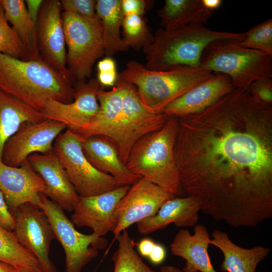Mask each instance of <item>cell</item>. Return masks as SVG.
Segmentation results:
<instances>
[{
  "label": "cell",
  "mask_w": 272,
  "mask_h": 272,
  "mask_svg": "<svg viewBox=\"0 0 272 272\" xmlns=\"http://www.w3.org/2000/svg\"><path fill=\"white\" fill-rule=\"evenodd\" d=\"M174 155L186 195L230 226L272 217V106L234 88L204 110L177 117Z\"/></svg>",
  "instance_id": "cell-1"
},
{
  "label": "cell",
  "mask_w": 272,
  "mask_h": 272,
  "mask_svg": "<svg viewBox=\"0 0 272 272\" xmlns=\"http://www.w3.org/2000/svg\"><path fill=\"white\" fill-rule=\"evenodd\" d=\"M74 80L40 59L22 60L0 53V89L41 113L50 100L73 102Z\"/></svg>",
  "instance_id": "cell-2"
},
{
  "label": "cell",
  "mask_w": 272,
  "mask_h": 272,
  "mask_svg": "<svg viewBox=\"0 0 272 272\" xmlns=\"http://www.w3.org/2000/svg\"><path fill=\"white\" fill-rule=\"evenodd\" d=\"M243 33L219 31L202 24H191L167 30L158 29L152 43L143 49L145 67L152 71H166L185 66L199 68L205 47L212 41L230 39L241 41Z\"/></svg>",
  "instance_id": "cell-3"
},
{
  "label": "cell",
  "mask_w": 272,
  "mask_h": 272,
  "mask_svg": "<svg viewBox=\"0 0 272 272\" xmlns=\"http://www.w3.org/2000/svg\"><path fill=\"white\" fill-rule=\"evenodd\" d=\"M177 117L168 116L159 129L141 138L131 149L125 164L133 173L149 179L175 196H186L174 155Z\"/></svg>",
  "instance_id": "cell-4"
},
{
  "label": "cell",
  "mask_w": 272,
  "mask_h": 272,
  "mask_svg": "<svg viewBox=\"0 0 272 272\" xmlns=\"http://www.w3.org/2000/svg\"><path fill=\"white\" fill-rule=\"evenodd\" d=\"M136 89L144 105L154 113H162L171 102L214 74L200 68L177 66L166 71H152L134 60H129L120 74Z\"/></svg>",
  "instance_id": "cell-5"
},
{
  "label": "cell",
  "mask_w": 272,
  "mask_h": 272,
  "mask_svg": "<svg viewBox=\"0 0 272 272\" xmlns=\"http://www.w3.org/2000/svg\"><path fill=\"white\" fill-rule=\"evenodd\" d=\"M224 39L209 43L202 53L199 68L228 76L235 88L249 89L253 82L272 78V56Z\"/></svg>",
  "instance_id": "cell-6"
},
{
  "label": "cell",
  "mask_w": 272,
  "mask_h": 272,
  "mask_svg": "<svg viewBox=\"0 0 272 272\" xmlns=\"http://www.w3.org/2000/svg\"><path fill=\"white\" fill-rule=\"evenodd\" d=\"M62 19L67 68L76 81H86L96 60L104 55L101 21L65 12Z\"/></svg>",
  "instance_id": "cell-7"
},
{
  "label": "cell",
  "mask_w": 272,
  "mask_h": 272,
  "mask_svg": "<svg viewBox=\"0 0 272 272\" xmlns=\"http://www.w3.org/2000/svg\"><path fill=\"white\" fill-rule=\"evenodd\" d=\"M53 150L80 196H92L120 186L112 176L93 166L83 152L80 138L71 130L58 135Z\"/></svg>",
  "instance_id": "cell-8"
},
{
  "label": "cell",
  "mask_w": 272,
  "mask_h": 272,
  "mask_svg": "<svg viewBox=\"0 0 272 272\" xmlns=\"http://www.w3.org/2000/svg\"><path fill=\"white\" fill-rule=\"evenodd\" d=\"M39 195L40 208L48 218L56 239L64 249L65 272H81L89 262L97 257L98 250L107 246L108 240L94 233L86 235L78 232L56 203L42 193H40Z\"/></svg>",
  "instance_id": "cell-9"
},
{
  "label": "cell",
  "mask_w": 272,
  "mask_h": 272,
  "mask_svg": "<svg viewBox=\"0 0 272 272\" xmlns=\"http://www.w3.org/2000/svg\"><path fill=\"white\" fill-rule=\"evenodd\" d=\"M167 118L164 113H154L148 110L141 101L134 86L122 78V108L114 142L125 165L137 141L161 128Z\"/></svg>",
  "instance_id": "cell-10"
},
{
  "label": "cell",
  "mask_w": 272,
  "mask_h": 272,
  "mask_svg": "<svg viewBox=\"0 0 272 272\" xmlns=\"http://www.w3.org/2000/svg\"><path fill=\"white\" fill-rule=\"evenodd\" d=\"M62 8L58 0H44L35 26L39 59L65 76L76 80L66 66V51Z\"/></svg>",
  "instance_id": "cell-11"
},
{
  "label": "cell",
  "mask_w": 272,
  "mask_h": 272,
  "mask_svg": "<svg viewBox=\"0 0 272 272\" xmlns=\"http://www.w3.org/2000/svg\"><path fill=\"white\" fill-rule=\"evenodd\" d=\"M13 232L19 242L39 260L43 272H57L49 252L51 241L56 236L43 211L30 202L21 205L13 214Z\"/></svg>",
  "instance_id": "cell-12"
},
{
  "label": "cell",
  "mask_w": 272,
  "mask_h": 272,
  "mask_svg": "<svg viewBox=\"0 0 272 272\" xmlns=\"http://www.w3.org/2000/svg\"><path fill=\"white\" fill-rule=\"evenodd\" d=\"M66 128L64 123L49 119L40 122H23L5 143L2 162L18 167L32 154L49 152L56 138Z\"/></svg>",
  "instance_id": "cell-13"
},
{
  "label": "cell",
  "mask_w": 272,
  "mask_h": 272,
  "mask_svg": "<svg viewBox=\"0 0 272 272\" xmlns=\"http://www.w3.org/2000/svg\"><path fill=\"white\" fill-rule=\"evenodd\" d=\"M175 197L168 191L142 177L130 186L117 205L114 215L115 237L131 225L154 216L168 199Z\"/></svg>",
  "instance_id": "cell-14"
},
{
  "label": "cell",
  "mask_w": 272,
  "mask_h": 272,
  "mask_svg": "<svg viewBox=\"0 0 272 272\" xmlns=\"http://www.w3.org/2000/svg\"><path fill=\"white\" fill-rule=\"evenodd\" d=\"M74 88L72 102L63 103L50 100L42 113L46 119L63 123L67 129L76 132L97 114L99 109L97 93L101 88L98 80L94 78L88 82L76 81Z\"/></svg>",
  "instance_id": "cell-15"
},
{
  "label": "cell",
  "mask_w": 272,
  "mask_h": 272,
  "mask_svg": "<svg viewBox=\"0 0 272 272\" xmlns=\"http://www.w3.org/2000/svg\"><path fill=\"white\" fill-rule=\"evenodd\" d=\"M131 185L118 186L108 192L90 197H79L71 216L77 227H87L93 233L103 236L113 232L117 226L115 208Z\"/></svg>",
  "instance_id": "cell-16"
},
{
  "label": "cell",
  "mask_w": 272,
  "mask_h": 272,
  "mask_svg": "<svg viewBox=\"0 0 272 272\" xmlns=\"http://www.w3.org/2000/svg\"><path fill=\"white\" fill-rule=\"evenodd\" d=\"M45 184L28 159L18 167L8 166L0 161V191L13 215L21 205L30 202L39 208L40 193L45 190Z\"/></svg>",
  "instance_id": "cell-17"
},
{
  "label": "cell",
  "mask_w": 272,
  "mask_h": 272,
  "mask_svg": "<svg viewBox=\"0 0 272 272\" xmlns=\"http://www.w3.org/2000/svg\"><path fill=\"white\" fill-rule=\"evenodd\" d=\"M27 159L44 182L42 193L63 211L73 212L80 196L53 150L44 154H32Z\"/></svg>",
  "instance_id": "cell-18"
},
{
  "label": "cell",
  "mask_w": 272,
  "mask_h": 272,
  "mask_svg": "<svg viewBox=\"0 0 272 272\" xmlns=\"http://www.w3.org/2000/svg\"><path fill=\"white\" fill-rule=\"evenodd\" d=\"M234 88L228 76L214 74L211 78L193 87L169 104L162 113L167 116L178 117L200 112Z\"/></svg>",
  "instance_id": "cell-19"
},
{
  "label": "cell",
  "mask_w": 272,
  "mask_h": 272,
  "mask_svg": "<svg viewBox=\"0 0 272 272\" xmlns=\"http://www.w3.org/2000/svg\"><path fill=\"white\" fill-rule=\"evenodd\" d=\"M81 140L83 152L90 163L98 170L112 176L118 186L131 185L142 178L129 171L121 161L116 144L109 138L94 135Z\"/></svg>",
  "instance_id": "cell-20"
},
{
  "label": "cell",
  "mask_w": 272,
  "mask_h": 272,
  "mask_svg": "<svg viewBox=\"0 0 272 272\" xmlns=\"http://www.w3.org/2000/svg\"><path fill=\"white\" fill-rule=\"evenodd\" d=\"M200 202L194 196H175L167 200L153 216L137 223L138 232L147 235L173 223L177 227H192L199 220Z\"/></svg>",
  "instance_id": "cell-21"
},
{
  "label": "cell",
  "mask_w": 272,
  "mask_h": 272,
  "mask_svg": "<svg viewBox=\"0 0 272 272\" xmlns=\"http://www.w3.org/2000/svg\"><path fill=\"white\" fill-rule=\"evenodd\" d=\"M211 238L203 225L194 226L193 234L180 230L175 235L170 248L172 254L185 260L183 272H216L208 253Z\"/></svg>",
  "instance_id": "cell-22"
},
{
  "label": "cell",
  "mask_w": 272,
  "mask_h": 272,
  "mask_svg": "<svg viewBox=\"0 0 272 272\" xmlns=\"http://www.w3.org/2000/svg\"><path fill=\"white\" fill-rule=\"evenodd\" d=\"M211 236L210 245L218 248L223 254L221 269L224 272H255L258 264L270 252L269 248L261 245L241 247L234 243L227 233L218 229H215Z\"/></svg>",
  "instance_id": "cell-23"
},
{
  "label": "cell",
  "mask_w": 272,
  "mask_h": 272,
  "mask_svg": "<svg viewBox=\"0 0 272 272\" xmlns=\"http://www.w3.org/2000/svg\"><path fill=\"white\" fill-rule=\"evenodd\" d=\"M44 114L14 96L0 89V161L7 141L25 122H40Z\"/></svg>",
  "instance_id": "cell-24"
},
{
  "label": "cell",
  "mask_w": 272,
  "mask_h": 272,
  "mask_svg": "<svg viewBox=\"0 0 272 272\" xmlns=\"http://www.w3.org/2000/svg\"><path fill=\"white\" fill-rule=\"evenodd\" d=\"M213 12L204 6L202 0H166L157 15L163 29L169 30L191 24L205 25Z\"/></svg>",
  "instance_id": "cell-25"
},
{
  "label": "cell",
  "mask_w": 272,
  "mask_h": 272,
  "mask_svg": "<svg viewBox=\"0 0 272 272\" xmlns=\"http://www.w3.org/2000/svg\"><path fill=\"white\" fill-rule=\"evenodd\" d=\"M121 0H97L96 13L102 29L104 54L109 56L118 52L127 51L129 48L120 36V28L124 15Z\"/></svg>",
  "instance_id": "cell-26"
},
{
  "label": "cell",
  "mask_w": 272,
  "mask_h": 272,
  "mask_svg": "<svg viewBox=\"0 0 272 272\" xmlns=\"http://www.w3.org/2000/svg\"><path fill=\"white\" fill-rule=\"evenodd\" d=\"M5 17L24 44L30 59H39L36 43L35 25L29 15L25 1L0 0Z\"/></svg>",
  "instance_id": "cell-27"
},
{
  "label": "cell",
  "mask_w": 272,
  "mask_h": 272,
  "mask_svg": "<svg viewBox=\"0 0 272 272\" xmlns=\"http://www.w3.org/2000/svg\"><path fill=\"white\" fill-rule=\"evenodd\" d=\"M0 261L29 272H43L36 256L23 247L13 231L0 225Z\"/></svg>",
  "instance_id": "cell-28"
},
{
  "label": "cell",
  "mask_w": 272,
  "mask_h": 272,
  "mask_svg": "<svg viewBox=\"0 0 272 272\" xmlns=\"http://www.w3.org/2000/svg\"><path fill=\"white\" fill-rule=\"evenodd\" d=\"M115 238L118 242V247L112 256L113 272H158L145 263L139 256L134 249V241L126 230L122 231Z\"/></svg>",
  "instance_id": "cell-29"
},
{
  "label": "cell",
  "mask_w": 272,
  "mask_h": 272,
  "mask_svg": "<svg viewBox=\"0 0 272 272\" xmlns=\"http://www.w3.org/2000/svg\"><path fill=\"white\" fill-rule=\"evenodd\" d=\"M122 39L129 48L135 51L150 45L154 39L144 16L129 15L124 17L122 24Z\"/></svg>",
  "instance_id": "cell-30"
},
{
  "label": "cell",
  "mask_w": 272,
  "mask_h": 272,
  "mask_svg": "<svg viewBox=\"0 0 272 272\" xmlns=\"http://www.w3.org/2000/svg\"><path fill=\"white\" fill-rule=\"evenodd\" d=\"M0 53L22 60H30L24 44L7 21L1 4Z\"/></svg>",
  "instance_id": "cell-31"
},
{
  "label": "cell",
  "mask_w": 272,
  "mask_h": 272,
  "mask_svg": "<svg viewBox=\"0 0 272 272\" xmlns=\"http://www.w3.org/2000/svg\"><path fill=\"white\" fill-rule=\"evenodd\" d=\"M243 34V39L239 41L241 46L272 56V19L252 27Z\"/></svg>",
  "instance_id": "cell-32"
},
{
  "label": "cell",
  "mask_w": 272,
  "mask_h": 272,
  "mask_svg": "<svg viewBox=\"0 0 272 272\" xmlns=\"http://www.w3.org/2000/svg\"><path fill=\"white\" fill-rule=\"evenodd\" d=\"M62 10L65 12L77 15L87 19L98 18L96 13V1L95 0H61Z\"/></svg>",
  "instance_id": "cell-33"
},
{
  "label": "cell",
  "mask_w": 272,
  "mask_h": 272,
  "mask_svg": "<svg viewBox=\"0 0 272 272\" xmlns=\"http://www.w3.org/2000/svg\"><path fill=\"white\" fill-rule=\"evenodd\" d=\"M249 89L256 100L264 105H272L271 79L256 80L251 83Z\"/></svg>",
  "instance_id": "cell-34"
},
{
  "label": "cell",
  "mask_w": 272,
  "mask_h": 272,
  "mask_svg": "<svg viewBox=\"0 0 272 272\" xmlns=\"http://www.w3.org/2000/svg\"><path fill=\"white\" fill-rule=\"evenodd\" d=\"M150 2L145 0H121V9L124 16L129 15L144 16Z\"/></svg>",
  "instance_id": "cell-35"
},
{
  "label": "cell",
  "mask_w": 272,
  "mask_h": 272,
  "mask_svg": "<svg viewBox=\"0 0 272 272\" xmlns=\"http://www.w3.org/2000/svg\"><path fill=\"white\" fill-rule=\"evenodd\" d=\"M15 219L11 213L2 193L0 191V225L4 228L13 231Z\"/></svg>",
  "instance_id": "cell-36"
},
{
  "label": "cell",
  "mask_w": 272,
  "mask_h": 272,
  "mask_svg": "<svg viewBox=\"0 0 272 272\" xmlns=\"http://www.w3.org/2000/svg\"><path fill=\"white\" fill-rule=\"evenodd\" d=\"M117 76L116 71L98 72L97 79L101 87H111L115 85Z\"/></svg>",
  "instance_id": "cell-37"
},
{
  "label": "cell",
  "mask_w": 272,
  "mask_h": 272,
  "mask_svg": "<svg viewBox=\"0 0 272 272\" xmlns=\"http://www.w3.org/2000/svg\"><path fill=\"white\" fill-rule=\"evenodd\" d=\"M166 255L165 247L162 245L156 243L148 258L153 263L158 264L164 261Z\"/></svg>",
  "instance_id": "cell-38"
},
{
  "label": "cell",
  "mask_w": 272,
  "mask_h": 272,
  "mask_svg": "<svg viewBox=\"0 0 272 272\" xmlns=\"http://www.w3.org/2000/svg\"><path fill=\"white\" fill-rule=\"evenodd\" d=\"M156 244V242L153 240L145 238L139 241L137 245V248L142 256L148 258Z\"/></svg>",
  "instance_id": "cell-39"
},
{
  "label": "cell",
  "mask_w": 272,
  "mask_h": 272,
  "mask_svg": "<svg viewBox=\"0 0 272 272\" xmlns=\"http://www.w3.org/2000/svg\"><path fill=\"white\" fill-rule=\"evenodd\" d=\"M43 2V0H26V5L30 19L33 24L35 25L38 14Z\"/></svg>",
  "instance_id": "cell-40"
},
{
  "label": "cell",
  "mask_w": 272,
  "mask_h": 272,
  "mask_svg": "<svg viewBox=\"0 0 272 272\" xmlns=\"http://www.w3.org/2000/svg\"><path fill=\"white\" fill-rule=\"evenodd\" d=\"M98 72H108L116 71L114 60L110 57H106L100 60L97 64Z\"/></svg>",
  "instance_id": "cell-41"
},
{
  "label": "cell",
  "mask_w": 272,
  "mask_h": 272,
  "mask_svg": "<svg viewBox=\"0 0 272 272\" xmlns=\"http://www.w3.org/2000/svg\"><path fill=\"white\" fill-rule=\"evenodd\" d=\"M204 6L209 10L213 11L221 7V0H202Z\"/></svg>",
  "instance_id": "cell-42"
},
{
  "label": "cell",
  "mask_w": 272,
  "mask_h": 272,
  "mask_svg": "<svg viewBox=\"0 0 272 272\" xmlns=\"http://www.w3.org/2000/svg\"><path fill=\"white\" fill-rule=\"evenodd\" d=\"M159 272H183V271L173 266L164 265L161 267Z\"/></svg>",
  "instance_id": "cell-43"
},
{
  "label": "cell",
  "mask_w": 272,
  "mask_h": 272,
  "mask_svg": "<svg viewBox=\"0 0 272 272\" xmlns=\"http://www.w3.org/2000/svg\"><path fill=\"white\" fill-rule=\"evenodd\" d=\"M14 267L0 261V272H13Z\"/></svg>",
  "instance_id": "cell-44"
},
{
  "label": "cell",
  "mask_w": 272,
  "mask_h": 272,
  "mask_svg": "<svg viewBox=\"0 0 272 272\" xmlns=\"http://www.w3.org/2000/svg\"><path fill=\"white\" fill-rule=\"evenodd\" d=\"M13 272H29V271L22 270H20V269H17L16 268H14Z\"/></svg>",
  "instance_id": "cell-45"
}]
</instances>
